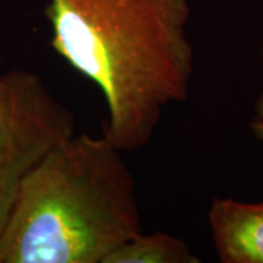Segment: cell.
Instances as JSON below:
<instances>
[{
  "label": "cell",
  "mask_w": 263,
  "mask_h": 263,
  "mask_svg": "<svg viewBox=\"0 0 263 263\" xmlns=\"http://www.w3.org/2000/svg\"><path fill=\"white\" fill-rule=\"evenodd\" d=\"M208 222L221 262L263 263V202L215 197Z\"/></svg>",
  "instance_id": "obj_4"
},
{
  "label": "cell",
  "mask_w": 263,
  "mask_h": 263,
  "mask_svg": "<svg viewBox=\"0 0 263 263\" xmlns=\"http://www.w3.org/2000/svg\"><path fill=\"white\" fill-rule=\"evenodd\" d=\"M249 129L254 138L263 143V91L254 101L253 114L249 123Z\"/></svg>",
  "instance_id": "obj_6"
},
{
  "label": "cell",
  "mask_w": 263,
  "mask_h": 263,
  "mask_svg": "<svg viewBox=\"0 0 263 263\" xmlns=\"http://www.w3.org/2000/svg\"><path fill=\"white\" fill-rule=\"evenodd\" d=\"M104 135L75 133L24 180L0 237V263H107L142 233L136 179Z\"/></svg>",
  "instance_id": "obj_2"
},
{
  "label": "cell",
  "mask_w": 263,
  "mask_h": 263,
  "mask_svg": "<svg viewBox=\"0 0 263 263\" xmlns=\"http://www.w3.org/2000/svg\"><path fill=\"white\" fill-rule=\"evenodd\" d=\"M76 133L75 114L34 72L0 76V237L29 171Z\"/></svg>",
  "instance_id": "obj_3"
},
{
  "label": "cell",
  "mask_w": 263,
  "mask_h": 263,
  "mask_svg": "<svg viewBox=\"0 0 263 263\" xmlns=\"http://www.w3.org/2000/svg\"><path fill=\"white\" fill-rule=\"evenodd\" d=\"M189 0H50L51 47L100 89L104 136L130 154L184 103L195 70Z\"/></svg>",
  "instance_id": "obj_1"
},
{
  "label": "cell",
  "mask_w": 263,
  "mask_h": 263,
  "mask_svg": "<svg viewBox=\"0 0 263 263\" xmlns=\"http://www.w3.org/2000/svg\"><path fill=\"white\" fill-rule=\"evenodd\" d=\"M0 65H2V56H0ZM0 76H2V73H0Z\"/></svg>",
  "instance_id": "obj_7"
},
{
  "label": "cell",
  "mask_w": 263,
  "mask_h": 263,
  "mask_svg": "<svg viewBox=\"0 0 263 263\" xmlns=\"http://www.w3.org/2000/svg\"><path fill=\"white\" fill-rule=\"evenodd\" d=\"M199 256L177 235L139 233L114 252L107 263H199Z\"/></svg>",
  "instance_id": "obj_5"
}]
</instances>
